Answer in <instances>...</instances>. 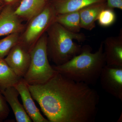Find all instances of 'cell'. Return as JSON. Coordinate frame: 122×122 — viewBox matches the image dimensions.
Masks as SVG:
<instances>
[{
  "label": "cell",
  "mask_w": 122,
  "mask_h": 122,
  "mask_svg": "<svg viewBox=\"0 0 122 122\" xmlns=\"http://www.w3.org/2000/svg\"><path fill=\"white\" fill-rule=\"evenodd\" d=\"M4 59L14 73L23 78L30 65V51L23 44L18 43L11 49Z\"/></svg>",
  "instance_id": "cell-7"
},
{
  "label": "cell",
  "mask_w": 122,
  "mask_h": 122,
  "mask_svg": "<svg viewBox=\"0 0 122 122\" xmlns=\"http://www.w3.org/2000/svg\"><path fill=\"white\" fill-rule=\"evenodd\" d=\"M106 64L122 66V32L115 36L107 38L103 41Z\"/></svg>",
  "instance_id": "cell-9"
},
{
  "label": "cell",
  "mask_w": 122,
  "mask_h": 122,
  "mask_svg": "<svg viewBox=\"0 0 122 122\" xmlns=\"http://www.w3.org/2000/svg\"><path fill=\"white\" fill-rule=\"evenodd\" d=\"M30 65L23 79L28 85L45 83L57 72L49 62L47 35L44 34L39 37L30 49Z\"/></svg>",
  "instance_id": "cell-4"
},
{
  "label": "cell",
  "mask_w": 122,
  "mask_h": 122,
  "mask_svg": "<svg viewBox=\"0 0 122 122\" xmlns=\"http://www.w3.org/2000/svg\"><path fill=\"white\" fill-rule=\"evenodd\" d=\"M49 1L57 15L79 11L89 5L106 2V0H50Z\"/></svg>",
  "instance_id": "cell-13"
},
{
  "label": "cell",
  "mask_w": 122,
  "mask_h": 122,
  "mask_svg": "<svg viewBox=\"0 0 122 122\" xmlns=\"http://www.w3.org/2000/svg\"><path fill=\"white\" fill-rule=\"evenodd\" d=\"M0 91L11 107L17 122H32L18 100L19 92L14 86H0Z\"/></svg>",
  "instance_id": "cell-11"
},
{
  "label": "cell",
  "mask_w": 122,
  "mask_h": 122,
  "mask_svg": "<svg viewBox=\"0 0 122 122\" xmlns=\"http://www.w3.org/2000/svg\"><path fill=\"white\" fill-rule=\"evenodd\" d=\"M55 21L72 32L78 33L81 31L79 11L56 15Z\"/></svg>",
  "instance_id": "cell-15"
},
{
  "label": "cell",
  "mask_w": 122,
  "mask_h": 122,
  "mask_svg": "<svg viewBox=\"0 0 122 122\" xmlns=\"http://www.w3.org/2000/svg\"><path fill=\"white\" fill-rule=\"evenodd\" d=\"M47 32L48 58L56 66L64 64L81 53L82 46L74 41L83 42L86 39L84 34L70 32L55 21L51 25Z\"/></svg>",
  "instance_id": "cell-3"
},
{
  "label": "cell",
  "mask_w": 122,
  "mask_h": 122,
  "mask_svg": "<svg viewBox=\"0 0 122 122\" xmlns=\"http://www.w3.org/2000/svg\"><path fill=\"white\" fill-rule=\"evenodd\" d=\"M21 78L14 73L4 59L0 58V86H14Z\"/></svg>",
  "instance_id": "cell-16"
},
{
  "label": "cell",
  "mask_w": 122,
  "mask_h": 122,
  "mask_svg": "<svg viewBox=\"0 0 122 122\" xmlns=\"http://www.w3.org/2000/svg\"><path fill=\"white\" fill-rule=\"evenodd\" d=\"M99 79L103 89L122 101V66L106 65Z\"/></svg>",
  "instance_id": "cell-6"
},
{
  "label": "cell",
  "mask_w": 122,
  "mask_h": 122,
  "mask_svg": "<svg viewBox=\"0 0 122 122\" xmlns=\"http://www.w3.org/2000/svg\"><path fill=\"white\" fill-rule=\"evenodd\" d=\"M23 26L11 5H5L0 13V37L19 33Z\"/></svg>",
  "instance_id": "cell-10"
},
{
  "label": "cell",
  "mask_w": 122,
  "mask_h": 122,
  "mask_svg": "<svg viewBox=\"0 0 122 122\" xmlns=\"http://www.w3.org/2000/svg\"><path fill=\"white\" fill-rule=\"evenodd\" d=\"M4 5V3H3V1H2V0H0V6Z\"/></svg>",
  "instance_id": "cell-22"
},
{
  "label": "cell",
  "mask_w": 122,
  "mask_h": 122,
  "mask_svg": "<svg viewBox=\"0 0 122 122\" xmlns=\"http://www.w3.org/2000/svg\"><path fill=\"white\" fill-rule=\"evenodd\" d=\"M89 46H82L81 53L67 62L59 66H52L56 71L66 77L89 86L96 85L106 64L103 52V41L98 50L92 52Z\"/></svg>",
  "instance_id": "cell-2"
},
{
  "label": "cell",
  "mask_w": 122,
  "mask_h": 122,
  "mask_svg": "<svg viewBox=\"0 0 122 122\" xmlns=\"http://www.w3.org/2000/svg\"><path fill=\"white\" fill-rule=\"evenodd\" d=\"M28 86L49 122H94L100 97L90 86L57 72L45 83Z\"/></svg>",
  "instance_id": "cell-1"
},
{
  "label": "cell",
  "mask_w": 122,
  "mask_h": 122,
  "mask_svg": "<svg viewBox=\"0 0 122 122\" xmlns=\"http://www.w3.org/2000/svg\"><path fill=\"white\" fill-rule=\"evenodd\" d=\"M107 7L106 2H99L89 5L79 10L81 28L89 30L93 29L100 12Z\"/></svg>",
  "instance_id": "cell-12"
},
{
  "label": "cell",
  "mask_w": 122,
  "mask_h": 122,
  "mask_svg": "<svg viewBox=\"0 0 122 122\" xmlns=\"http://www.w3.org/2000/svg\"><path fill=\"white\" fill-rule=\"evenodd\" d=\"M107 8L122 10V0H106Z\"/></svg>",
  "instance_id": "cell-20"
},
{
  "label": "cell",
  "mask_w": 122,
  "mask_h": 122,
  "mask_svg": "<svg viewBox=\"0 0 122 122\" xmlns=\"http://www.w3.org/2000/svg\"><path fill=\"white\" fill-rule=\"evenodd\" d=\"M9 113L10 109L7 101L0 91V122L6 119Z\"/></svg>",
  "instance_id": "cell-19"
},
{
  "label": "cell",
  "mask_w": 122,
  "mask_h": 122,
  "mask_svg": "<svg viewBox=\"0 0 122 122\" xmlns=\"http://www.w3.org/2000/svg\"><path fill=\"white\" fill-rule=\"evenodd\" d=\"M50 0H45L46 1V2H48V1H49Z\"/></svg>",
  "instance_id": "cell-24"
},
{
  "label": "cell",
  "mask_w": 122,
  "mask_h": 122,
  "mask_svg": "<svg viewBox=\"0 0 122 122\" xmlns=\"http://www.w3.org/2000/svg\"><path fill=\"white\" fill-rule=\"evenodd\" d=\"M4 5H1V6H0V13L2 9H3V7H4Z\"/></svg>",
  "instance_id": "cell-23"
},
{
  "label": "cell",
  "mask_w": 122,
  "mask_h": 122,
  "mask_svg": "<svg viewBox=\"0 0 122 122\" xmlns=\"http://www.w3.org/2000/svg\"><path fill=\"white\" fill-rule=\"evenodd\" d=\"M47 2L45 0H22L14 12L18 17L30 20L44 9Z\"/></svg>",
  "instance_id": "cell-14"
},
{
  "label": "cell",
  "mask_w": 122,
  "mask_h": 122,
  "mask_svg": "<svg viewBox=\"0 0 122 122\" xmlns=\"http://www.w3.org/2000/svg\"><path fill=\"white\" fill-rule=\"evenodd\" d=\"M18 33L7 35L3 39H0V58L4 59L10 50L19 42Z\"/></svg>",
  "instance_id": "cell-17"
},
{
  "label": "cell",
  "mask_w": 122,
  "mask_h": 122,
  "mask_svg": "<svg viewBox=\"0 0 122 122\" xmlns=\"http://www.w3.org/2000/svg\"><path fill=\"white\" fill-rule=\"evenodd\" d=\"M56 15L54 9L50 3L46 4L41 12L30 20L24 34L23 44L30 51L37 39L48 30L54 22Z\"/></svg>",
  "instance_id": "cell-5"
},
{
  "label": "cell",
  "mask_w": 122,
  "mask_h": 122,
  "mask_svg": "<svg viewBox=\"0 0 122 122\" xmlns=\"http://www.w3.org/2000/svg\"><path fill=\"white\" fill-rule=\"evenodd\" d=\"M14 86L19 92L24 109L32 121L34 122H49L48 119L44 118L42 115L35 105L28 84L23 78L21 79Z\"/></svg>",
  "instance_id": "cell-8"
},
{
  "label": "cell",
  "mask_w": 122,
  "mask_h": 122,
  "mask_svg": "<svg viewBox=\"0 0 122 122\" xmlns=\"http://www.w3.org/2000/svg\"><path fill=\"white\" fill-rule=\"evenodd\" d=\"M18 0H2L4 5H12L17 2Z\"/></svg>",
  "instance_id": "cell-21"
},
{
  "label": "cell",
  "mask_w": 122,
  "mask_h": 122,
  "mask_svg": "<svg viewBox=\"0 0 122 122\" xmlns=\"http://www.w3.org/2000/svg\"><path fill=\"white\" fill-rule=\"evenodd\" d=\"M116 20V15L113 9L107 7L100 12L97 19L98 24L103 27L111 26L115 22Z\"/></svg>",
  "instance_id": "cell-18"
}]
</instances>
